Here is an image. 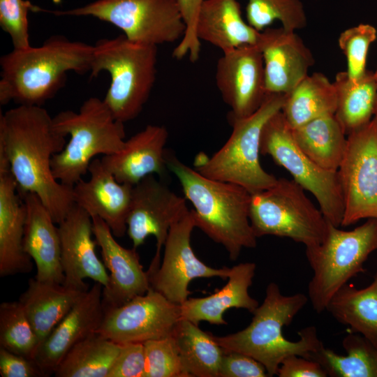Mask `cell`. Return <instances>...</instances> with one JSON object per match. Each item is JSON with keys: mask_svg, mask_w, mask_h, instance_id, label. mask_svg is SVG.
Masks as SVG:
<instances>
[{"mask_svg": "<svg viewBox=\"0 0 377 377\" xmlns=\"http://www.w3.org/2000/svg\"><path fill=\"white\" fill-rule=\"evenodd\" d=\"M42 106L19 105L0 116V155L8 161L19 194H36L59 224L75 205L73 186L57 180L53 156L66 144Z\"/></svg>", "mask_w": 377, "mask_h": 377, "instance_id": "obj_1", "label": "cell"}, {"mask_svg": "<svg viewBox=\"0 0 377 377\" xmlns=\"http://www.w3.org/2000/svg\"><path fill=\"white\" fill-rule=\"evenodd\" d=\"M94 45L52 36L39 47L13 49L0 59V103L42 106L64 87L67 73L90 72Z\"/></svg>", "mask_w": 377, "mask_h": 377, "instance_id": "obj_2", "label": "cell"}, {"mask_svg": "<svg viewBox=\"0 0 377 377\" xmlns=\"http://www.w3.org/2000/svg\"><path fill=\"white\" fill-rule=\"evenodd\" d=\"M168 168L178 179L186 199L193 205L195 227L221 244L231 260L244 248H255L249 210L251 194L237 184L209 179L166 151Z\"/></svg>", "mask_w": 377, "mask_h": 377, "instance_id": "obj_3", "label": "cell"}, {"mask_svg": "<svg viewBox=\"0 0 377 377\" xmlns=\"http://www.w3.org/2000/svg\"><path fill=\"white\" fill-rule=\"evenodd\" d=\"M304 293L283 295L278 284H268L261 305L253 312L250 324L242 330L226 336H215V341L224 349L252 357L262 363L269 377L276 375L282 361L297 355L311 359L323 346L314 326L298 332L300 339H286L282 329L289 325L308 302Z\"/></svg>", "mask_w": 377, "mask_h": 377, "instance_id": "obj_4", "label": "cell"}, {"mask_svg": "<svg viewBox=\"0 0 377 377\" xmlns=\"http://www.w3.org/2000/svg\"><path fill=\"white\" fill-rule=\"evenodd\" d=\"M157 45L125 35L98 40L94 45L91 77L107 71L111 82L103 102L118 121L136 118L149 99L156 77Z\"/></svg>", "mask_w": 377, "mask_h": 377, "instance_id": "obj_5", "label": "cell"}, {"mask_svg": "<svg viewBox=\"0 0 377 377\" xmlns=\"http://www.w3.org/2000/svg\"><path fill=\"white\" fill-rule=\"evenodd\" d=\"M53 123L59 133L70 136L51 162L54 178L67 186H73L82 178L96 156L116 154L125 145L124 123L117 120L97 97L87 99L78 112H60Z\"/></svg>", "mask_w": 377, "mask_h": 377, "instance_id": "obj_6", "label": "cell"}, {"mask_svg": "<svg viewBox=\"0 0 377 377\" xmlns=\"http://www.w3.org/2000/svg\"><path fill=\"white\" fill-rule=\"evenodd\" d=\"M285 97L283 94L267 93L251 115L229 121L232 131L228 140L211 157L198 156L195 169L209 179L240 186L251 194L272 186L277 178L260 163V138L266 122L281 110Z\"/></svg>", "mask_w": 377, "mask_h": 377, "instance_id": "obj_7", "label": "cell"}, {"mask_svg": "<svg viewBox=\"0 0 377 377\" xmlns=\"http://www.w3.org/2000/svg\"><path fill=\"white\" fill-rule=\"evenodd\" d=\"M377 250V219L371 218L352 230H343L329 222L324 240L306 247L313 275L308 285L313 309L320 313L334 295L353 277L364 271L363 265Z\"/></svg>", "mask_w": 377, "mask_h": 377, "instance_id": "obj_8", "label": "cell"}, {"mask_svg": "<svg viewBox=\"0 0 377 377\" xmlns=\"http://www.w3.org/2000/svg\"><path fill=\"white\" fill-rule=\"evenodd\" d=\"M249 219L257 237H288L311 247L326 237L329 221L293 179H277L270 188L251 194Z\"/></svg>", "mask_w": 377, "mask_h": 377, "instance_id": "obj_9", "label": "cell"}, {"mask_svg": "<svg viewBox=\"0 0 377 377\" xmlns=\"http://www.w3.org/2000/svg\"><path fill=\"white\" fill-rule=\"evenodd\" d=\"M58 16H91L120 29L131 40L158 45L182 39L186 24L177 0H96L82 7L49 11Z\"/></svg>", "mask_w": 377, "mask_h": 377, "instance_id": "obj_10", "label": "cell"}, {"mask_svg": "<svg viewBox=\"0 0 377 377\" xmlns=\"http://www.w3.org/2000/svg\"><path fill=\"white\" fill-rule=\"evenodd\" d=\"M260 151L262 155L270 156L290 173L293 180L314 195L330 223L337 227L341 226L344 207L337 171L321 168L299 148L281 111L265 124Z\"/></svg>", "mask_w": 377, "mask_h": 377, "instance_id": "obj_11", "label": "cell"}, {"mask_svg": "<svg viewBox=\"0 0 377 377\" xmlns=\"http://www.w3.org/2000/svg\"><path fill=\"white\" fill-rule=\"evenodd\" d=\"M344 212L341 226L377 219V117L347 135L337 170Z\"/></svg>", "mask_w": 377, "mask_h": 377, "instance_id": "obj_12", "label": "cell"}, {"mask_svg": "<svg viewBox=\"0 0 377 377\" xmlns=\"http://www.w3.org/2000/svg\"><path fill=\"white\" fill-rule=\"evenodd\" d=\"M181 319L180 305L150 288L121 306L104 309L96 332L120 344L145 343L172 336Z\"/></svg>", "mask_w": 377, "mask_h": 377, "instance_id": "obj_13", "label": "cell"}, {"mask_svg": "<svg viewBox=\"0 0 377 377\" xmlns=\"http://www.w3.org/2000/svg\"><path fill=\"white\" fill-rule=\"evenodd\" d=\"M185 200L153 175L133 186L126 233L135 249L147 237H155L156 249L147 271L149 276L160 266L161 249L171 226L189 211Z\"/></svg>", "mask_w": 377, "mask_h": 377, "instance_id": "obj_14", "label": "cell"}, {"mask_svg": "<svg viewBox=\"0 0 377 377\" xmlns=\"http://www.w3.org/2000/svg\"><path fill=\"white\" fill-rule=\"evenodd\" d=\"M195 228L193 212L189 210L171 226L160 266L149 276L151 288L179 305L188 298V285L192 280L211 277L226 279L230 272L228 267H209L195 256L191 245Z\"/></svg>", "mask_w": 377, "mask_h": 377, "instance_id": "obj_15", "label": "cell"}, {"mask_svg": "<svg viewBox=\"0 0 377 377\" xmlns=\"http://www.w3.org/2000/svg\"><path fill=\"white\" fill-rule=\"evenodd\" d=\"M215 80L223 101L230 108L228 121L254 113L267 94L258 47L245 45L223 52L217 61Z\"/></svg>", "mask_w": 377, "mask_h": 377, "instance_id": "obj_16", "label": "cell"}, {"mask_svg": "<svg viewBox=\"0 0 377 377\" xmlns=\"http://www.w3.org/2000/svg\"><path fill=\"white\" fill-rule=\"evenodd\" d=\"M61 240L63 284L87 290L85 279L99 283L103 288L109 283V274L96 253L91 217L75 204L59 224Z\"/></svg>", "mask_w": 377, "mask_h": 377, "instance_id": "obj_17", "label": "cell"}, {"mask_svg": "<svg viewBox=\"0 0 377 377\" xmlns=\"http://www.w3.org/2000/svg\"><path fill=\"white\" fill-rule=\"evenodd\" d=\"M93 232L101 249L103 263L109 271V283L103 288V308L121 306L145 294L151 288L137 249H126L114 239L110 228L99 217H93Z\"/></svg>", "mask_w": 377, "mask_h": 377, "instance_id": "obj_18", "label": "cell"}, {"mask_svg": "<svg viewBox=\"0 0 377 377\" xmlns=\"http://www.w3.org/2000/svg\"><path fill=\"white\" fill-rule=\"evenodd\" d=\"M257 46L263 59L267 93H289L314 64L312 52L294 31L268 27L260 31Z\"/></svg>", "mask_w": 377, "mask_h": 377, "instance_id": "obj_19", "label": "cell"}, {"mask_svg": "<svg viewBox=\"0 0 377 377\" xmlns=\"http://www.w3.org/2000/svg\"><path fill=\"white\" fill-rule=\"evenodd\" d=\"M102 291L103 286L95 282L40 345L34 360L45 376L54 374L76 343L98 330L104 314Z\"/></svg>", "mask_w": 377, "mask_h": 377, "instance_id": "obj_20", "label": "cell"}, {"mask_svg": "<svg viewBox=\"0 0 377 377\" xmlns=\"http://www.w3.org/2000/svg\"><path fill=\"white\" fill-rule=\"evenodd\" d=\"M88 172L89 179L82 178L73 186L75 204L91 218L103 220L114 237H123L133 186L119 182L99 158L93 159Z\"/></svg>", "mask_w": 377, "mask_h": 377, "instance_id": "obj_21", "label": "cell"}, {"mask_svg": "<svg viewBox=\"0 0 377 377\" xmlns=\"http://www.w3.org/2000/svg\"><path fill=\"white\" fill-rule=\"evenodd\" d=\"M26 208L6 159L0 155V276L27 274L32 259L24 249Z\"/></svg>", "mask_w": 377, "mask_h": 377, "instance_id": "obj_22", "label": "cell"}, {"mask_svg": "<svg viewBox=\"0 0 377 377\" xmlns=\"http://www.w3.org/2000/svg\"><path fill=\"white\" fill-rule=\"evenodd\" d=\"M168 138L165 126L147 125L126 140L122 150L103 156L101 162L119 182L134 186L149 175L165 173Z\"/></svg>", "mask_w": 377, "mask_h": 377, "instance_id": "obj_23", "label": "cell"}, {"mask_svg": "<svg viewBox=\"0 0 377 377\" xmlns=\"http://www.w3.org/2000/svg\"><path fill=\"white\" fill-rule=\"evenodd\" d=\"M23 200L26 208L24 249L36 264L35 278L63 283L64 276L58 227L36 194L28 193Z\"/></svg>", "mask_w": 377, "mask_h": 377, "instance_id": "obj_24", "label": "cell"}, {"mask_svg": "<svg viewBox=\"0 0 377 377\" xmlns=\"http://www.w3.org/2000/svg\"><path fill=\"white\" fill-rule=\"evenodd\" d=\"M256 269V263L251 262L230 267L228 282L222 288L205 297L188 298L180 305L182 318L197 325L201 321L220 325L228 324L223 314L229 309H244L253 313L259 306L249 293Z\"/></svg>", "mask_w": 377, "mask_h": 377, "instance_id": "obj_25", "label": "cell"}, {"mask_svg": "<svg viewBox=\"0 0 377 377\" xmlns=\"http://www.w3.org/2000/svg\"><path fill=\"white\" fill-rule=\"evenodd\" d=\"M200 40L226 52L245 45H257L260 32L246 22L237 0H205L195 28Z\"/></svg>", "mask_w": 377, "mask_h": 377, "instance_id": "obj_26", "label": "cell"}, {"mask_svg": "<svg viewBox=\"0 0 377 377\" xmlns=\"http://www.w3.org/2000/svg\"><path fill=\"white\" fill-rule=\"evenodd\" d=\"M87 290L31 278L19 297L40 345Z\"/></svg>", "mask_w": 377, "mask_h": 377, "instance_id": "obj_27", "label": "cell"}, {"mask_svg": "<svg viewBox=\"0 0 377 377\" xmlns=\"http://www.w3.org/2000/svg\"><path fill=\"white\" fill-rule=\"evenodd\" d=\"M337 105L333 82L323 73H313L286 94L281 111L289 126L295 128L317 118L335 114Z\"/></svg>", "mask_w": 377, "mask_h": 377, "instance_id": "obj_28", "label": "cell"}, {"mask_svg": "<svg viewBox=\"0 0 377 377\" xmlns=\"http://www.w3.org/2000/svg\"><path fill=\"white\" fill-rule=\"evenodd\" d=\"M299 148L321 168L338 170L347 137L335 114L323 116L291 128Z\"/></svg>", "mask_w": 377, "mask_h": 377, "instance_id": "obj_29", "label": "cell"}, {"mask_svg": "<svg viewBox=\"0 0 377 377\" xmlns=\"http://www.w3.org/2000/svg\"><path fill=\"white\" fill-rule=\"evenodd\" d=\"M326 310L339 323L348 326L349 332L358 333L377 346V272L366 288L343 286Z\"/></svg>", "mask_w": 377, "mask_h": 377, "instance_id": "obj_30", "label": "cell"}, {"mask_svg": "<svg viewBox=\"0 0 377 377\" xmlns=\"http://www.w3.org/2000/svg\"><path fill=\"white\" fill-rule=\"evenodd\" d=\"M337 105L335 116L346 135L368 124L374 116L377 83L374 73L367 71L357 79L338 73L333 82Z\"/></svg>", "mask_w": 377, "mask_h": 377, "instance_id": "obj_31", "label": "cell"}, {"mask_svg": "<svg viewBox=\"0 0 377 377\" xmlns=\"http://www.w3.org/2000/svg\"><path fill=\"white\" fill-rule=\"evenodd\" d=\"M173 335L188 377H219L224 349L214 334L182 318Z\"/></svg>", "mask_w": 377, "mask_h": 377, "instance_id": "obj_32", "label": "cell"}, {"mask_svg": "<svg viewBox=\"0 0 377 377\" xmlns=\"http://www.w3.org/2000/svg\"><path fill=\"white\" fill-rule=\"evenodd\" d=\"M121 348L99 333L76 343L57 366L56 377H108Z\"/></svg>", "mask_w": 377, "mask_h": 377, "instance_id": "obj_33", "label": "cell"}, {"mask_svg": "<svg viewBox=\"0 0 377 377\" xmlns=\"http://www.w3.org/2000/svg\"><path fill=\"white\" fill-rule=\"evenodd\" d=\"M346 355L323 346L310 360L318 362L331 377H377V346L362 335L349 332L342 340Z\"/></svg>", "mask_w": 377, "mask_h": 377, "instance_id": "obj_34", "label": "cell"}, {"mask_svg": "<svg viewBox=\"0 0 377 377\" xmlns=\"http://www.w3.org/2000/svg\"><path fill=\"white\" fill-rule=\"evenodd\" d=\"M40 342L19 301L0 304V347L34 360Z\"/></svg>", "mask_w": 377, "mask_h": 377, "instance_id": "obj_35", "label": "cell"}, {"mask_svg": "<svg viewBox=\"0 0 377 377\" xmlns=\"http://www.w3.org/2000/svg\"><path fill=\"white\" fill-rule=\"evenodd\" d=\"M247 22L258 31H263L275 21L288 31L304 28L306 15L300 0H248Z\"/></svg>", "mask_w": 377, "mask_h": 377, "instance_id": "obj_36", "label": "cell"}, {"mask_svg": "<svg viewBox=\"0 0 377 377\" xmlns=\"http://www.w3.org/2000/svg\"><path fill=\"white\" fill-rule=\"evenodd\" d=\"M376 37V28L369 24H360L340 34L338 44L346 59V72L350 78L357 79L367 71L366 62L369 48Z\"/></svg>", "mask_w": 377, "mask_h": 377, "instance_id": "obj_37", "label": "cell"}, {"mask_svg": "<svg viewBox=\"0 0 377 377\" xmlns=\"http://www.w3.org/2000/svg\"><path fill=\"white\" fill-rule=\"evenodd\" d=\"M143 343L146 361L145 377H188L174 335Z\"/></svg>", "mask_w": 377, "mask_h": 377, "instance_id": "obj_38", "label": "cell"}, {"mask_svg": "<svg viewBox=\"0 0 377 377\" xmlns=\"http://www.w3.org/2000/svg\"><path fill=\"white\" fill-rule=\"evenodd\" d=\"M40 10L27 0H0V26L10 36L13 49L31 47L28 13Z\"/></svg>", "mask_w": 377, "mask_h": 377, "instance_id": "obj_39", "label": "cell"}, {"mask_svg": "<svg viewBox=\"0 0 377 377\" xmlns=\"http://www.w3.org/2000/svg\"><path fill=\"white\" fill-rule=\"evenodd\" d=\"M205 0H177L179 10L186 24V32L172 52V57L181 59L188 54L191 62L198 60L200 40L195 32L196 22L200 7Z\"/></svg>", "mask_w": 377, "mask_h": 377, "instance_id": "obj_40", "label": "cell"}, {"mask_svg": "<svg viewBox=\"0 0 377 377\" xmlns=\"http://www.w3.org/2000/svg\"><path fill=\"white\" fill-rule=\"evenodd\" d=\"M145 369L144 343H121L120 350L108 377H145Z\"/></svg>", "mask_w": 377, "mask_h": 377, "instance_id": "obj_41", "label": "cell"}, {"mask_svg": "<svg viewBox=\"0 0 377 377\" xmlns=\"http://www.w3.org/2000/svg\"><path fill=\"white\" fill-rule=\"evenodd\" d=\"M219 377L269 376L265 366L256 359L239 352L224 349Z\"/></svg>", "mask_w": 377, "mask_h": 377, "instance_id": "obj_42", "label": "cell"}, {"mask_svg": "<svg viewBox=\"0 0 377 377\" xmlns=\"http://www.w3.org/2000/svg\"><path fill=\"white\" fill-rule=\"evenodd\" d=\"M0 374L2 377H44L45 374L33 359L0 347Z\"/></svg>", "mask_w": 377, "mask_h": 377, "instance_id": "obj_43", "label": "cell"}, {"mask_svg": "<svg viewBox=\"0 0 377 377\" xmlns=\"http://www.w3.org/2000/svg\"><path fill=\"white\" fill-rule=\"evenodd\" d=\"M276 375L279 377L328 376L318 362L297 355H291L286 357L280 364Z\"/></svg>", "mask_w": 377, "mask_h": 377, "instance_id": "obj_44", "label": "cell"}, {"mask_svg": "<svg viewBox=\"0 0 377 377\" xmlns=\"http://www.w3.org/2000/svg\"><path fill=\"white\" fill-rule=\"evenodd\" d=\"M374 116L377 117V101H376L375 109H374Z\"/></svg>", "mask_w": 377, "mask_h": 377, "instance_id": "obj_45", "label": "cell"}, {"mask_svg": "<svg viewBox=\"0 0 377 377\" xmlns=\"http://www.w3.org/2000/svg\"><path fill=\"white\" fill-rule=\"evenodd\" d=\"M374 77H375L376 82V83H377V68H376V71L374 73Z\"/></svg>", "mask_w": 377, "mask_h": 377, "instance_id": "obj_46", "label": "cell"}]
</instances>
